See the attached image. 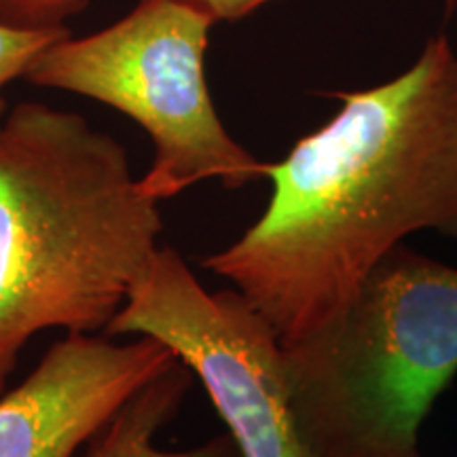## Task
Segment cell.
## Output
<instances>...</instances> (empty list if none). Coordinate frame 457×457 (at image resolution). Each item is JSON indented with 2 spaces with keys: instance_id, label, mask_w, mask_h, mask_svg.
I'll list each match as a JSON object with an SVG mask.
<instances>
[{
  "instance_id": "obj_1",
  "label": "cell",
  "mask_w": 457,
  "mask_h": 457,
  "mask_svg": "<svg viewBox=\"0 0 457 457\" xmlns=\"http://www.w3.org/2000/svg\"><path fill=\"white\" fill-rule=\"evenodd\" d=\"M341 111L267 163L265 212L202 265L225 278L279 345L350 301L411 233L457 239V55L436 37L400 77L337 94Z\"/></svg>"
},
{
  "instance_id": "obj_2",
  "label": "cell",
  "mask_w": 457,
  "mask_h": 457,
  "mask_svg": "<svg viewBox=\"0 0 457 457\" xmlns=\"http://www.w3.org/2000/svg\"><path fill=\"white\" fill-rule=\"evenodd\" d=\"M163 228L123 145L77 112L24 102L0 128V396L49 328L111 327Z\"/></svg>"
},
{
  "instance_id": "obj_3",
  "label": "cell",
  "mask_w": 457,
  "mask_h": 457,
  "mask_svg": "<svg viewBox=\"0 0 457 457\" xmlns=\"http://www.w3.org/2000/svg\"><path fill=\"white\" fill-rule=\"evenodd\" d=\"M282 352L312 457H426L421 428L457 375V267L398 244Z\"/></svg>"
},
{
  "instance_id": "obj_4",
  "label": "cell",
  "mask_w": 457,
  "mask_h": 457,
  "mask_svg": "<svg viewBox=\"0 0 457 457\" xmlns=\"http://www.w3.org/2000/svg\"><path fill=\"white\" fill-rule=\"evenodd\" d=\"M212 24L193 0H142L104 30L51 43L24 79L134 119L155 146L140 187L157 202L204 180L237 191L265 179L267 163L228 134L210 98L205 49Z\"/></svg>"
},
{
  "instance_id": "obj_5",
  "label": "cell",
  "mask_w": 457,
  "mask_h": 457,
  "mask_svg": "<svg viewBox=\"0 0 457 457\" xmlns=\"http://www.w3.org/2000/svg\"><path fill=\"white\" fill-rule=\"evenodd\" d=\"M108 337H155L202 381L244 457H312L270 324L242 295L205 290L174 248H157Z\"/></svg>"
},
{
  "instance_id": "obj_6",
  "label": "cell",
  "mask_w": 457,
  "mask_h": 457,
  "mask_svg": "<svg viewBox=\"0 0 457 457\" xmlns=\"http://www.w3.org/2000/svg\"><path fill=\"white\" fill-rule=\"evenodd\" d=\"M176 360L155 337L68 333L0 396V457H77L148 379Z\"/></svg>"
},
{
  "instance_id": "obj_7",
  "label": "cell",
  "mask_w": 457,
  "mask_h": 457,
  "mask_svg": "<svg viewBox=\"0 0 457 457\" xmlns=\"http://www.w3.org/2000/svg\"><path fill=\"white\" fill-rule=\"evenodd\" d=\"M193 379L195 375L182 360H171L125 400L77 457H244L228 432L185 451H165L155 445L157 432L180 411Z\"/></svg>"
},
{
  "instance_id": "obj_8",
  "label": "cell",
  "mask_w": 457,
  "mask_h": 457,
  "mask_svg": "<svg viewBox=\"0 0 457 457\" xmlns=\"http://www.w3.org/2000/svg\"><path fill=\"white\" fill-rule=\"evenodd\" d=\"M66 34L64 28H17L9 24H0V128L4 121V104L3 89L9 81L17 77H24L28 66L45 47L51 43L60 41Z\"/></svg>"
},
{
  "instance_id": "obj_9",
  "label": "cell",
  "mask_w": 457,
  "mask_h": 457,
  "mask_svg": "<svg viewBox=\"0 0 457 457\" xmlns=\"http://www.w3.org/2000/svg\"><path fill=\"white\" fill-rule=\"evenodd\" d=\"M89 0H0V24L17 28H64V20Z\"/></svg>"
},
{
  "instance_id": "obj_10",
  "label": "cell",
  "mask_w": 457,
  "mask_h": 457,
  "mask_svg": "<svg viewBox=\"0 0 457 457\" xmlns=\"http://www.w3.org/2000/svg\"><path fill=\"white\" fill-rule=\"evenodd\" d=\"M212 15L214 21H237L270 0H193Z\"/></svg>"
},
{
  "instance_id": "obj_11",
  "label": "cell",
  "mask_w": 457,
  "mask_h": 457,
  "mask_svg": "<svg viewBox=\"0 0 457 457\" xmlns=\"http://www.w3.org/2000/svg\"><path fill=\"white\" fill-rule=\"evenodd\" d=\"M455 7H457V0H445V13L451 15V13H453Z\"/></svg>"
}]
</instances>
